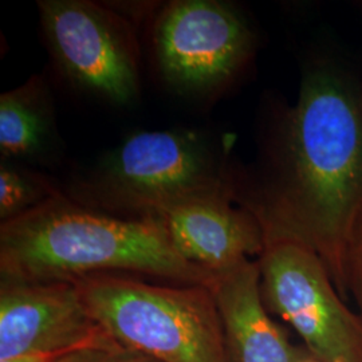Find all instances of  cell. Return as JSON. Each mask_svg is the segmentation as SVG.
<instances>
[{
  "instance_id": "7c38bea8",
  "label": "cell",
  "mask_w": 362,
  "mask_h": 362,
  "mask_svg": "<svg viewBox=\"0 0 362 362\" xmlns=\"http://www.w3.org/2000/svg\"><path fill=\"white\" fill-rule=\"evenodd\" d=\"M58 194L49 181L37 173L11 164L0 165V219L1 223L15 219Z\"/></svg>"
},
{
  "instance_id": "5bb4252c",
  "label": "cell",
  "mask_w": 362,
  "mask_h": 362,
  "mask_svg": "<svg viewBox=\"0 0 362 362\" xmlns=\"http://www.w3.org/2000/svg\"><path fill=\"white\" fill-rule=\"evenodd\" d=\"M58 362H158L143 353L122 348L121 345L97 346L79 350Z\"/></svg>"
},
{
  "instance_id": "6da1fadb",
  "label": "cell",
  "mask_w": 362,
  "mask_h": 362,
  "mask_svg": "<svg viewBox=\"0 0 362 362\" xmlns=\"http://www.w3.org/2000/svg\"><path fill=\"white\" fill-rule=\"evenodd\" d=\"M247 207L263 233L315 251L348 298L345 257L362 209V85L350 71L330 61L303 71L279 127L270 182Z\"/></svg>"
},
{
  "instance_id": "5b68a950",
  "label": "cell",
  "mask_w": 362,
  "mask_h": 362,
  "mask_svg": "<svg viewBox=\"0 0 362 362\" xmlns=\"http://www.w3.org/2000/svg\"><path fill=\"white\" fill-rule=\"evenodd\" d=\"M260 294L321 362H362V317L345 303L322 259L297 239L264 233Z\"/></svg>"
},
{
  "instance_id": "9c48e42d",
  "label": "cell",
  "mask_w": 362,
  "mask_h": 362,
  "mask_svg": "<svg viewBox=\"0 0 362 362\" xmlns=\"http://www.w3.org/2000/svg\"><path fill=\"white\" fill-rule=\"evenodd\" d=\"M233 194L209 196L169 208L156 219L165 227L181 258L214 274L259 257L264 233L248 207L233 206Z\"/></svg>"
},
{
  "instance_id": "52a82bcc",
  "label": "cell",
  "mask_w": 362,
  "mask_h": 362,
  "mask_svg": "<svg viewBox=\"0 0 362 362\" xmlns=\"http://www.w3.org/2000/svg\"><path fill=\"white\" fill-rule=\"evenodd\" d=\"M254 34L235 7L219 0H176L156 21L158 66L175 89L218 90L248 62Z\"/></svg>"
},
{
  "instance_id": "7a4b0ae2",
  "label": "cell",
  "mask_w": 362,
  "mask_h": 362,
  "mask_svg": "<svg viewBox=\"0 0 362 362\" xmlns=\"http://www.w3.org/2000/svg\"><path fill=\"white\" fill-rule=\"evenodd\" d=\"M137 272L211 288L216 274L181 258L155 218H116L55 194L0 226L1 279L76 281L93 274Z\"/></svg>"
},
{
  "instance_id": "30bf717a",
  "label": "cell",
  "mask_w": 362,
  "mask_h": 362,
  "mask_svg": "<svg viewBox=\"0 0 362 362\" xmlns=\"http://www.w3.org/2000/svg\"><path fill=\"white\" fill-rule=\"evenodd\" d=\"M219 311L227 362H303L315 360L296 346L266 309L258 260H245L216 274L211 286Z\"/></svg>"
},
{
  "instance_id": "3957f363",
  "label": "cell",
  "mask_w": 362,
  "mask_h": 362,
  "mask_svg": "<svg viewBox=\"0 0 362 362\" xmlns=\"http://www.w3.org/2000/svg\"><path fill=\"white\" fill-rule=\"evenodd\" d=\"M73 282L94 322L122 348L158 362H227L207 286L152 285L110 272Z\"/></svg>"
},
{
  "instance_id": "8fae6325",
  "label": "cell",
  "mask_w": 362,
  "mask_h": 362,
  "mask_svg": "<svg viewBox=\"0 0 362 362\" xmlns=\"http://www.w3.org/2000/svg\"><path fill=\"white\" fill-rule=\"evenodd\" d=\"M52 133L49 93L38 77L0 97V152L3 158L40 155Z\"/></svg>"
},
{
  "instance_id": "ba28073f",
  "label": "cell",
  "mask_w": 362,
  "mask_h": 362,
  "mask_svg": "<svg viewBox=\"0 0 362 362\" xmlns=\"http://www.w3.org/2000/svg\"><path fill=\"white\" fill-rule=\"evenodd\" d=\"M110 338L94 322L73 281L1 279L0 360Z\"/></svg>"
},
{
  "instance_id": "277c9868",
  "label": "cell",
  "mask_w": 362,
  "mask_h": 362,
  "mask_svg": "<svg viewBox=\"0 0 362 362\" xmlns=\"http://www.w3.org/2000/svg\"><path fill=\"white\" fill-rule=\"evenodd\" d=\"M88 189L100 206L155 219L191 200L233 196L230 177L207 144L177 130L130 136L105 158Z\"/></svg>"
},
{
  "instance_id": "9a60e30c",
  "label": "cell",
  "mask_w": 362,
  "mask_h": 362,
  "mask_svg": "<svg viewBox=\"0 0 362 362\" xmlns=\"http://www.w3.org/2000/svg\"><path fill=\"white\" fill-rule=\"evenodd\" d=\"M303 362H321V361H317V360H308V361H303Z\"/></svg>"
},
{
  "instance_id": "4fadbf2b",
  "label": "cell",
  "mask_w": 362,
  "mask_h": 362,
  "mask_svg": "<svg viewBox=\"0 0 362 362\" xmlns=\"http://www.w3.org/2000/svg\"><path fill=\"white\" fill-rule=\"evenodd\" d=\"M346 296L354 300L362 317V209L350 233L345 257Z\"/></svg>"
},
{
  "instance_id": "8992f818",
  "label": "cell",
  "mask_w": 362,
  "mask_h": 362,
  "mask_svg": "<svg viewBox=\"0 0 362 362\" xmlns=\"http://www.w3.org/2000/svg\"><path fill=\"white\" fill-rule=\"evenodd\" d=\"M38 7L52 52L77 88L117 105L137 95V43L121 15L88 0H40Z\"/></svg>"
}]
</instances>
